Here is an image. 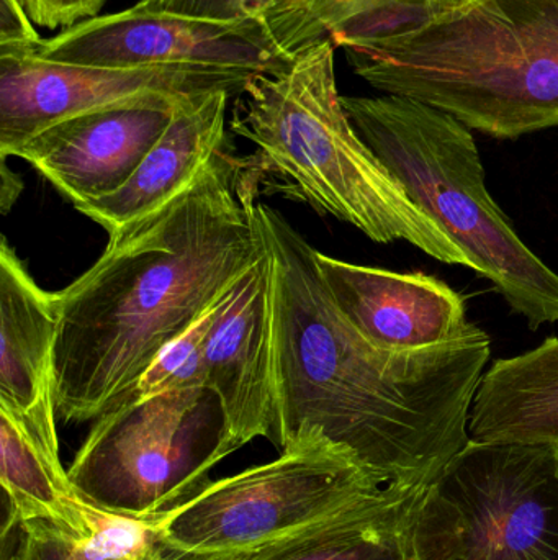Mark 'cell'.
<instances>
[{
    "label": "cell",
    "mask_w": 558,
    "mask_h": 560,
    "mask_svg": "<svg viewBox=\"0 0 558 560\" xmlns=\"http://www.w3.org/2000/svg\"><path fill=\"white\" fill-rule=\"evenodd\" d=\"M254 217L272 262V443L320 431L382 486L425 489L471 441L490 335L474 323L435 348H376L337 308L317 249L278 210L256 202Z\"/></svg>",
    "instance_id": "cell-1"
},
{
    "label": "cell",
    "mask_w": 558,
    "mask_h": 560,
    "mask_svg": "<svg viewBox=\"0 0 558 560\" xmlns=\"http://www.w3.org/2000/svg\"><path fill=\"white\" fill-rule=\"evenodd\" d=\"M258 187L246 158L222 151L179 196L110 235L97 262L56 292L61 420H97L262 258Z\"/></svg>",
    "instance_id": "cell-2"
},
{
    "label": "cell",
    "mask_w": 558,
    "mask_h": 560,
    "mask_svg": "<svg viewBox=\"0 0 558 560\" xmlns=\"http://www.w3.org/2000/svg\"><path fill=\"white\" fill-rule=\"evenodd\" d=\"M333 39L294 56L278 74H258L239 95L231 128L251 141L258 184L349 223L380 245L405 242L444 265L475 271L464 249L419 209L360 138L343 105Z\"/></svg>",
    "instance_id": "cell-3"
},
{
    "label": "cell",
    "mask_w": 558,
    "mask_h": 560,
    "mask_svg": "<svg viewBox=\"0 0 558 560\" xmlns=\"http://www.w3.org/2000/svg\"><path fill=\"white\" fill-rule=\"evenodd\" d=\"M353 71L498 140L558 127V0H468L415 28L346 38Z\"/></svg>",
    "instance_id": "cell-4"
},
{
    "label": "cell",
    "mask_w": 558,
    "mask_h": 560,
    "mask_svg": "<svg viewBox=\"0 0 558 560\" xmlns=\"http://www.w3.org/2000/svg\"><path fill=\"white\" fill-rule=\"evenodd\" d=\"M367 147L494 283L531 329L558 323V275L514 230L487 189L474 135L462 121L405 95L344 97Z\"/></svg>",
    "instance_id": "cell-5"
},
{
    "label": "cell",
    "mask_w": 558,
    "mask_h": 560,
    "mask_svg": "<svg viewBox=\"0 0 558 560\" xmlns=\"http://www.w3.org/2000/svg\"><path fill=\"white\" fill-rule=\"evenodd\" d=\"M235 451L218 394L179 388L100 415L68 474L98 509L153 523L195 499Z\"/></svg>",
    "instance_id": "cell-6"
},
{
    "label": "cell",
    "mask_w": 558,
    "mask_h": 560,
    "mask_svg": "<svg viewBox=\"0 0 558 560\" xmlns=\"http://www.w3.org/2000/svg\"><path fill=\"white\" fill-rule=\"evenodd\" d=\"M412 560H558V446L468 441L416 502Z\"/></svg>",
    "instance_id": "cell-7"
},
{
    "label": "cell",
    "mask_w": 558,
    "mask_h": 560,
    "mask_svg": "<svg viewBox=\"0 0 558 560\" xmlns=\"http://www.w3.org/2000/svg\"><path fill=\"white\" fill-rule=\"evenodd\" d=\"M281 451L271 463L210 482L151 523L174 560L246 555L389 487L320 431Z\"/></svg>",
    "instance_id": "cell-8"
},
{
    "label": "cell",
    "mask_w": 558,
    "mask_h": 560,
    "mask_svg": "<svg viewBox=\"0 0 558 560\" xmlns=\"http://www.w3.org/2000/svg\"><path fill=\"white\" fill-rule=\"evenodd\" d=\"M46 61L104 68H215L278 74L285 55L265 23H222L131 7L45 39Z\"/></svg>",
    "instance_id": "cell-9"
},
{
    "label": "cell",
    "mask_w": 558,
    "mask_h": 560,
    "mask_svg": "<svg viewBox=\"0 0 558 560\" xmlns=\"http://www.w3.org/2000/svg\"><path fill=\"white\" fill-rule=\"evenodd\" d=\"M256 72L215 68H104L46 61L32 52L0 55V158L56 121L144 98L228 91L236 98Z\"/></svg>",
    "instance_id": "cell-10"
},
{
    "label": "cell",
    "mask_w": 558,
    "mask_h": 560,
    "mask_svg": "<svg viewBox=\"0 0 558 560\" xmlns=\"http://www.w3.org/2000/svg\"><path fill=\"white\" fill-rule=\"evenodd\" d=\"M183 98H144L72 115L38 131L15 158L72 206L108 196L136 173Z\"/></svg>",
    "instance_id": "cell-11"
},
{
    "label": "cell",
    "mask_w": 558,
    "mask_h": 560,
    "mask_svg": "<svg viewBox=\"0 0 558 560\" xmlns=\"http://www.w3.org/2000/svg\"><path fill=\"white\" fill-rule=\"evenodd\" d=\"M324 283L347 322L376 348L406 352L462 338L467 299L435 276L353 265L317 249Z\"/></svg>",
    "instance_id": "cell-12"
},
{
    "label": "cell",
    "mask_w": 558,
    "mask_h": 560,
    "mask_svg": "<svg viewBox=\"0 0 558 560\" xmlns=\"http://www.w3.org/2000/svg\"><path fill=\"white\" fill-rule=\"evenodd\" d=\"M206 387L218 394L236 450L274 431L272 262L262 258L223 302L203 345Z\"/></svg>",
    "instance_id": "cell-13"
},
{
    "label": "cell",
    "mask_w": 558,
    "mask_h": 560,
    "mask_svg": "<svg viewBox=\"0 0 558 560\" xmlns=\"http://www.w3.org/2000/svg\"><path fill=\"white\" fill-rule=\"evenodd\" d=\"M231 98H236L231 92L210 91L180 101L169 127L131 179L114 194L78 203L75 210L110 236L166 206L226 150V114Z\"/></svg>",
    "instance_id": "cell-14"
},
{
    "label": "cell",
    "mask_w": 558,
    "mask_h": 560,
    "mask_svg": "<svg viewBox=\"0 0 558 560\" xmlns=\"http://www.w3.org/2000/svg\"><path fill=\"white\" fill-rule=\"evenodd\" d=\"M56 292L29 276L15 248H0V408L15 415L56 410Z\"/></svg>",
    "instance_id": "cell-15"
},
{
    "label": "cell",
    "mask_w": 558,
    "mask_h": 560,
    "mask_svg": "<svg viewBox=\"0 0 558 560\" xmlns=\"http://www.w3.org/2000/svg\"><path fill=\"white\" fill-rule=\"evenodd\" d=\"M425 489L385 487L254 551L223 560H412L413 510Z\"/></svg>",
    "instance_id": "cell-16"
},
{
    "label": "cell",
    "mask_w": 558,
    "mask_h": 560,
    "mask_svg": "<svg viewBox=\"0 0 558 560\" xmlns=\"http://www.w3.org/2000/svg\"><path fill=\"white\" fill-rule=\"evenodd\" d=\"M478 443L558 446V338L485 371L468 418Z\"/></svg>",
    "instance_id": "cell-17"
},
{
    "label": "cell",
    "mask_w": 558,
    "mask_h": 560,
    "mask_svg": "<svg viewBox=\"0 0 558 560\" xmlns=\"http://www.w3.org/2000/svg\"><path fill=\"white\" fill-rule=\"evenodd\" d=\"M0 453L9 500L3 525L46 522L81 536L79 492L59 459L56 418H22L0 408Z\"/></svg>",
    "instance_id": "cell-18"
},
{
    "label": "cell",
    "mask_w": 558,
    "mask_h": 560,
    "mask_svg": "<svg viewBox=\"0 0 558 560\" xmlns=\"http://www.w3.org/2000/svg\"><path fill=\"white\" fill-rule=\"evenodd\" d=\"M468 0H285L269 32L285 55L331 38L390 35L415 28Z\"/></svg>",
    "instance_id": "cell-19"
},
{
    "label": "cell",
    "mask_w": 558,
    "mask_h": 560,
    "mask_svg": "<svg viewBox=\"0 0 558 560\" xmlns=\"http://www.w3.org/2000/svg\"><path fill=\"white\" fill-rule=\"evenodd\" d=\"M225 299L215 308L203 315L189 331L183 332L180 338L170 342L161 352L159 358L147 368V371L127 392H123L110 405V408L117 407V405L131 404V401L144 400V398L154 397V395L164 394V392L206 387L203 345H205L206 335H209Z\"/></svg>",
    "instance_id": "cell-20"
},
{
    "label": "cell",
    "mask_w": 558,
    "mask_h": 560,
    "mask_svg": "<svg viewBox=\"0 0 558 560\" xmlns=\"http://www.w3.org/2000/svg\"><path fill=\"white\" fill-rule=\"evenodd\" d=\"M285 0H140L138 9L222 23H265L281 12Z\"/></svg>",
    "instance_id": "cell-21"
},
{
    "label": "cell",
    "mask_w": 558,
    "mask_h": 560,
    "mask_svg": "<svg viewBox=\"0 0 558 560\" xmlns=\"http://www.w3.org/2000/svg\"><path fill=\"white\" fill-rule=\"evenodd\" d=\"M22 560H121L97 555L85 548L71 533L46 522L3 525Z\"/></svg>",
    "instance_id": "cell-22"
},
{
    "label": "cell",
    "mask_w": 558,
    "mask_h": 560,
    "mask_svg": "<svg viewBox=\"0 0 558 560\" xmlns=\"http://www.w3.org/2000/svg\"><path fill=\"white\" fill-rule=\"evenodd\" d=\"M26 15L39 28H72L97 19L108 0H19Z\"/></svg>",
    "instance_id": "cell-23"
},
{
    "label": "cell",
    "mask_w": 558,
    "mask_h": 560,
    "mask_svg": "<svg viewBox=\"0 0 558 560\" xmlns=\"http://www.w3.org/2000/svg\"><path fill=\"white\" fill-rule=\"evenodd\" d=\"M43 42L19 0H0V55H35Z\"/></svg>",
    "instance_id": "cell-24"
},
{
    "label": "cell",
    "mask_w": 558,
    "mask_h": 560,
    "mask_svg": "<svg viewBox=\"0 0 558 560\" xmlns=\"http://www.w3.org/2000/svg\"><path fill=\"white\" fill-rule=\"evenodd\" d=\"M3 539H9L10 545H12V551L9 552V549H3V560H22L20 559L19 551H16L15 545H13L12 539L9 536H2Z\"/></svg>",
    "instance_id": "cell-25"
}]
</instances>
